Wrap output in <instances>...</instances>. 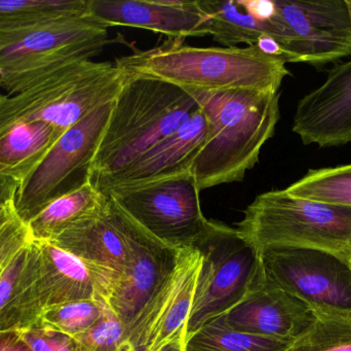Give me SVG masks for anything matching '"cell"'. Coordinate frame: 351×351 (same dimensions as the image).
Returning a JSON list of instances; mask_svg holds the SVG:
<instances>
[{
  "instance_id": "6da1fadb",
  "label": "cell",
  "mask_w": 351,
  "mask_h": 351,
  "mask_svg": "<svg viewBox=\"0 0 351 351\" xmlns=\"http://www.w3.org/2000/svg\"><path fill=\"white\" fill-rule=\"evenodd\" d=\"M185 91L198 103L208 124L206 141L191 168L198 189L243 181L276 131L280 93Z\"/></svg>"
},
{
  "instance_id": "7a4b0ae2",
  "label": "cell",
  "mask_w": 351,
  "mask_h": 351,
  "mask_svg": "<svg viewBox=\"0 0 351 351\" xmlns=\"http://www.w3.org/2000/svg\"><path fill=\"white\" fill-rule=\"evenodd\" d=\"M131 76L156 78L185 90L220 92L261 90L278 92L290 71L278 58L262 53L256 45L191 47L184 39L168 38L162 45L115 62Z\"/></svg>"
},
{
  "instance_id": "3957f363",
  "label": "cell",
  "mask_w": 351,
  "mask_h": 351,
  "mask_svg": "<svg viewBox=\"0 0 351 351\" xmlns=\"http://www.w3.org/2000/svg\"><path fill=\"white\" fill-rule=\"evenodd\" d=\"M198 109L193 97L175 84L127 74L95 155L90 183L97 185L129 166Z\"/></svg>"
},
{
  "instance_id": "277c9868",
  "label": "cell",
  "mask_w": 351,
  "mask_h": 351,
  "mask_svg": "<svg viewBox=\"0 0 351 351\" xmlns=\"http://www.w3.org/2000/svg\"><path fill=\"white\" fill-rule=\"evenodd\" d=\"M127 74L117 64L80 60L62 66L16 94L0 93V137L23 124L68 130L119 96Z\"/></svg>"
},
{
  "instance_id": "5b68a950",
  "label": "cell",
  "mask_w": 351,
  "mask_h": 351,
  "mask_svg": "<svg viewBox=\"0 0 351 351\" xmlns=\"http://www.w3.org/2000/svg\"><path fill=\"white\" fill-rule=\"evenodd\" d=\"M107 30L90 14L0 29V88L10 96L66 64L90 60L106 45Z\"/></svg>"
},
{
  "instance_id": "8992f818",
  "label": "cell",
  "mask_w": 351,
  "mask_h": 351,
  "mask_svg": "<svg viewBox=\"0 0 351 351\" xmlns=\"http://www.w3.org/2000/svg\"><path fill=\"white\" fill-rule=\"evenodd\" d=\"M237 231L257 251L267 247L323 249L351 257V207L266 192L245 208Z\"/></svg>"
},
{
  "instance_id": "52a82bcc",
  "label": "cell",
  "mask_w": 351,
  "mask_h": 351,
  "mask_svg": "<svg viewBox=\"0 0 351 351\" xmlns=\"http://www.w3.org/2000/svg\"><path fill=\"white\" fill-rule=\"evenodd\" d=\"M192 247L202 253V265L186 324L185 341L206 324L241 304L265 278L259 253L237 229L208 220Z\"/></svg>"
},
{
  "instance_id": "ba28073f",
  "label": "cell",
  "mask_w": 351,
  "mask_h": 351,
  "mask_svg": "<svg viewBox=\"0 0 351 351\" xmlns=\"http://www.w3.org/2000/svg\"><path fill=\"white\" fill-rule=\"evenodd\" d=\"M114 101L106 103L64 132L37 168L21 183L14 198L16 214L28 224L51 202L90 181L95 155Z\"/></svg>"
},
{
  "instance_id": "9c48e42d",
  "label": "cell",
  "mask_w": 351,
  "mask_h": 351,
  "mask_svg": "<svg viewBox=\"0 0 351 351\" xmlns=\"http://www.w3.org/2000/svg\"><path fill=\"white\" fill-rule=\"evenodd\" d=\"M192 171L137 187L106 192L152 236L175 249L192 247L208 220Z\"/></svg>"
},
{
  "instance_id": "30bf717a",
  "label": "cell",
  "mask_w": 351,
  "mask_h": 351,
  "mask_svg": "<svg viewBox=\"0 0 351 351\" xmlns=\"http://www.w3.org/2000/svg\"><path fill=\"white\" fill-rule=\"evenodd\" d=\"M274 41L286 63L323 67L351 57V12L346 0H274Z\"/></svg>"
},
{
  "instance_id": "8fae6325",
  "label": "cell",
  "mask_w": 351,
  "mask_h": 351,
  "mask_svg": "<svg viewBox=\"0 0 351 351\" xmlns=\"http://www.w3.org/2000/svg\"><path fill=\"white\" fill-rule=\"evenodd\" d=\"M266 278L324 313L351 315V257L311 247H267L259 253Z\"/></svg>"
},
{
  "instance_id": "7c38bea8",
  "label": "cell",
  "mask_w": 351,
  "mask_h": 351,
  "mask_svg": "<svg viewBox=\"0 0 351 351\" xmlns=\"http://www.w3.org/2000/svg\"><path fill=\"white\" fill-rule=\"evenodd\" d=\"M106 196L102 207L76 223L51 241L86 264L96 284L99 300L105 303L131 261L135 220Z\"/></svg>"
},
{
  "instance_id": "4fadbf2b",
  "label": "cell",
  "mask_w": 351,
  "mask_h": 351,
  "mask_svg": "<svg viewBox=\"0 0 351 351\" xmlns=\"http://www.w3.org/2000/svg\"><path fill=\"white\" fill-rule=\"evenodd\" d=\"M202 257L196 247L179 249L173 271L145 308L127 328L128 335L142 351H162L185 341Z\"/></svg>"
},
{
  "instance_id": "5bb4252c",
  "label": "cell",
  "mask_w": 351,
  "mask_h": 351,
  "mask_svg": "<svg viewBox=\"0 0 351 351\" xmlns=\"http://www.w3.org/2000/svg\"><path fill=\"white\" fill-rule=\"evenodd\" d=\"M178 253L179 249L165 245L136 222L129 268L105 301L125 329L166 282Z\"/></svg>"
},
{
  "instance_id": "9a60e30c",
  "label": "cell",
  "mask_w": 351,
  "mask_h": 351,
  "mask_svg": "<svg viewBox=\"0 0 351 351\" xmlns=\"http://www.w3.org/2000/svg\"><path fill=\"white\" fill-rule=\"evenodd\" d=\"M292 130L306 146L351 141V59L334 66L325 82L299 101Z\"/></svg>"
},
{
  "instance_id": "2e32d148",
  "label": "cell",
  "mask_w": 351,
  "mask_h": 351,
  "mask_svg": "<svg viewBox=\"0 0 351 351\" xmlns=\"http://www.w3.org/2000/svg\"><path fill=\"white\" fill-rule=\"evenodd\" d=\"M88 8L107 28L147 29L172 39L208 35V16L198 0H88Z\"/></svg>"
},
{
  "instance_id": "e0dca14e",
  "label": "cell",
  "mask_w": 351,
  "mask_h": 351,
  "mask_svg": "<svg viewBox=\"0 0 351 351\" xmlns=\"http://www.w3.org/2000/svg\"><path fill=\"white\" fill-rule=\"evenodd\" d=\"M223 317L237 331L294 341L308 331L317 321V313L265 276L241 304Z\"/></svg>"
},
{
  "instance_id": "ac0fdd59",
  "label": "cell",
  "mask_w": 351,
  "mask_h": 351,
  "mask_svg": "<svg viewBox=\"0 0 351 351\" xmlns=\"http://www.w3.org/2000/svg\"><path fill=\"white\" fill-rule=\"evenodd\" d=\"M208 124L198 109L177 131L144 152L112 177L93 185L101 193L137 187L191 171L192 164L206 141Z\"/></svg>"
},
{
  "instance_id": "d6986e66",
  "label": "cell",
  "mask_w": 351,
  "mask_h": 351,
  "mask_svg": "<svg viewBox=\"0 0 351 351\" xmlns=\"http://www.w3.org/2000/svg\"><path fill=\"white\" fill-rule=\"evenodd\" d=\"M38 275L39 249L30 240L0 272V332L38 327L45 310Z\"/></svg>"
},
{
  "instance_id": "ffe728a7",
  "label": "cell",
  "mask_w": 351,
  "mask_h": 351,
  "mask_svg": "<svg viewBox=\"0 0 351 351\" xmlns=\"http://www.w3.org/2000/svg\"><path fill=\"white\" fill-rule=\"evenodd\" d=\"M34 242L39 249L38 290L43 308L99 300L94 278L84 262L49 241Z\"/></svg>"
},
{
  "instance_id": "44dd1931",
  "label": "cell",
  "mask_w": 351,
  "mask_h": 351,
  "mask_svg": "<svg viewBox=\"0 0 351 351\" xmlns=\"http://www.w3.org/2000/svg\"><path fill=\"white\" fill-rule=\"evenodd\" d=\"M64 132L45 122L12 128L0 137V173L24 181L43 162Z\"/></svg>"
},
{
  "instance_id": "7402d4cb",
  "label": "cell",
  "mask_w": 351,
  "mask_h": 351,
  "mask_svg": "<svg viewBox=\"0 0 351 351\" xmlns=\"http://www.w3.org/2000/svg\"><path fill=\"white\" fill-rule=\"evenodd\" d=\"M208 16V35L225 47L255 45L260 37L274 36L271 20L252 16L241 0H198Z\"/></svg>"
},
{
  "instance_id": "603a6c76",
  "label": "cell",
  "mask_w": 351,
  "mask_h": 351,
  "mask_svg": "<svg viewBox=\"0 0 351 351\" xmlns=\"http://www.w3.org/2000/svg\"><path fill=\"white\" fill-rule=\"evenodd\" d=\"M106 196L92 183L51 202L27 224L30 240L51 241L76 223L96 214Z\"/></svg>"
},
{
  "instance_id": "cb8c5ba5",
  "label": "cell",
  "mask_w": 351,
  "mask_h": 351,
  "mask_svg": "<svg viewBox=\"0 0 351 351\" xmlns=\"http://www.w3.org/2000/svg\"><path fill=\"white\" fill-rule=\"evenodd\" d=\"M292 342L237 331L220 317L190 336L184 351H286Z\"/></svg>"
},
{
  "instance_id": "d4e9b609",
  "label": "cell",
  "mask_w": 351,
  "mask_h": 351,
  "mask_svg": "<svg viewBox=\"0 0 351 351\" xmlns=\"http://www.w3.org/2000/svg\"><path fill=\"white\" fill-rule=\"evenodd\" d=\"M88 14V0H0V29Z\"/></svg>"
},
{
  "instance_id": "484cf974",
  "label": "cell",
  "mask_w": 351,
  "mask_h": 351,
  "mask_svg": "<svg viewBox=\"0 0 351 351\" xmlns=\"http://www.w3.org/2000/svg\"><path fill=\"white\" fill-rule=\"evenodd\" d=\"M285 190L295 197L351 207V164L311 169Z\"/></svg>"
},
{
  "instance_id": "4316f807",
  "label": "cell",
  "mask_w": 351,
  "mask_h": 351,
  "mask_svg": "<svg viewBox=\"0 0 351 351\" xmlns=\"http://www.w3.org/2000/svg\"><path fill=\"white\" fill-rule=\"evenodd\" d=\"M317 313L315 324L286 351H351V315Z\"/></svg>"
},
{
  "instance_id": "83f0119b",
  "label": "cell",
  "mask_w": 351,
  "mask_h": 351,
  "mask_svg": "<svg viewBox=\"0 0 351 351\" xmlns=\"http://www.w3.org/2000/svg\"><path fill=\"white\" fill-rule=\"evenodd\" d=\"M107 307L97 299L47 307L43 310L38 327L60 332L75 339L104 317Z\"/></svg>"
},
{
  "instance_id": "f1b7e54d",
  "label": "cell",
  "mask_w": 351,
  "mask_h": 351,
  "mask_svg": "<svg viewBox=\"0 0 351 351\" xmlns=\"http://www.w3.org/2000/svg\"><path fill=\"white\" fill-rule=\"evenodd\" d=\"M75 340L77 351H142L132 342L125 326L108 307L104 317Z\"/></svg>"
},
{
  "instance_id": "f546056e",
  "label": "cell",
  "mask_w": 351,
  "mask_h": 351,
  "mask_svg": "<svg viewBox=\"0 0 351 351\" xmlns=\"http://www.w3.org/2000/svg\"><path fill=\"white\" fill-rule=\"evenodd\" d=\"M29 241L28 227L19 218L12 202L0 214V270Z\"/></svg>"
},
{
  "instance_id": "4dcf8cb0",
  "label": "cell",
  "mask_w": 351,
  "mask_h": 351,
  "mask_svg": "<svg viewBox=\"0 0 351 351\" xmlns=\"http://www.w3.org/2000/svg\"><path fill=\"white\" fill-rule=\"evenodd\" d=\"M19 333L32 351H77L76 340L60 332L34 327Z\"/></svg>"
},
{
  "instance_id": "1f68e13d",
  "label": "cell",
  "mask_w": 351,
  "mask_h": 351,
  "mask_svg": "<svg viewBox=\"0 0 351 351\" xmlns=\"http://www.w3.org/2000/svg\"><path fill=\"white\" fill-rule=\"evenodd\" d=\"M247 12L258 20L268 21L276 12L274 0H241Z\"/></svg>"
},
{
  "instance_id": "d6a6232c",
  "label": "cell",
  "mask_w": 351,
  "mask_h": 351,
  "mask_svg": "<svg viewBox=\"0 0 351 351\" xmlns=\"http://www.w3.org/2000/svg\"><path fill=\"white\" fill-rule=\"evenodd\" d=\"M22 181L10 175L0 173V214L8 204L12 203Z\"/></svg>"
},
{
  "instance_id": "836d02e7",
  "label": "cell",
  "mask_w": 351,
  "mask_h": 351,
  "mask_svg": "<svg viewBox=\"0 0 351 351\" xmlns=\"http://www.w3.org/2000/svg\"><path fill=\"white\" fill-rule=\"evenodd\" d=\"M0 351H32L19 332H0Z\"/></svg>"
},
{
  "instance_id": "e575fe53",
  "label": "cell",
  "mask_w": 351,
  "mask_h": 351,
  "mask_svg": "<svg viewBox=\"0 0 351 351\" xmlns=\"http://www.w3.org/2000/svg\"><path fill=\"white\" fill-rule=\"evenodd\" d=\"M255 45L265 55L278 58V59L284 61V53H282V47L278 45V41H274L272 37L264 35V36L260 37L259 41H257Z\"/></svg>"
},
{
  "instance_id": "d590c367",
  "label": "cell",
  "mask_w": 351,
  "mask_h": 351,
  "mask_svg": "<svg viewBox=\"0 0 351 351\" xmlns=\"http://www.w3.org/2000/svg\"><path fill=\"white\" fill-rule=\"evenodd\" d=\"M162 351H184L183 342H176L165 348Z\"/></svg>"
},
{
  "instance_id": "8d00e7d4",
  "label": "cell",
  "mask_w": 351,
  "mask_h": 351,
  "mask_svg": "<svg viewBox=\"0 0 351 351\" xmlns=\"http://www.w3.org/2000/svg\"><path fill=\"white\" fill-rule=\"evenodd\" d=\"M348 1V6H350V10L351 12V0H346Z\"/></svg>"
},
{
  "instance_id": "74e56055",
  "label": "cell",
  "mask_w": 351,
  "mask_h": 351,
  "mask_svg": "<svg viewBox=\"0 0 351 351\" xmlns=\"http://www.w3.org/2000/svg\"><path fill=\"white\" fill-rule=\"evenodd\" d=\"M1 271H2V270H0V272H1Z\"/></svg>"
},
{
  "instance_id": "f35d334b",
  "label": "cell",
  "mask_w": 351,
  "mask_h": 351,
  "mask_svg": "<svg viewBox=\"0 0 351 351\" xmlns=\"http://www.w3.org/2000/svg\"><path fill=\"white\" fill-rule=\"evenodd\" d=\"M350 262H351V258H350Z\"/></svg>"
}]
</instances>
